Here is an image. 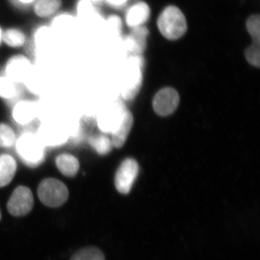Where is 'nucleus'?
Returning a JSON list of instances; mask_svg holds the SVG:
<instances>
[{
	"instance_id": "7ed1b4c3",
	"label": "nucleus",
	"mask_w": 260,
	"mask_h": 260,
	"mask_svg": "<svg viewBox=\"0 0 260 260\" xmlns=\"http://www.w3.org/2000/svg\"><path fill=\"white\" fill-rule=\"evenodd\" d=\"M143 67L144 60L142 55H133L129 58L121 91V95L125 100L135 99L139 93L143 84Z\"/></svg>"
},
{
	"instance_id": "4be33fe9",
	"label": "nucleus",
	"mask_w": 260,
	"mask_h": 260,
	"mask_svg": "<svg viewBox=\"0 0 260 260\" xmlns=\"http://www.w3.org/2000/svg\"><path fill=\"white\" fill-rule=\"evenodd\" d=\"M16 141L13 129L8 124H0V148H10Z\"/></svg>"
},
{
	"instance_id": "1a4fd4ad",
	"label": "nucleus",
	"mask_w": 260,
	"mask_h": 260,
	"mask_svg": "<svg viewBox=\"0 0 260 260\" xmlns=\"http://www.w3.org/2000/svg\"><path fill=\"white\" fill-rule=\"evenodd\" d=\"M149 31L145 25L135 27L125 38L124 43L126 50L133 55H141L147 47V38Z\"/></svg>"
},
{
	"instance_id": "f257e3e1",
	"label": "nucleus",
	"mask_w": 260,
	"mask_h": 260,
	"mask_svg": "<svg viewBox=\"0 0 260 260\" xmlns=\"http://www.w3.org/2000/svg\"><path fill=\"white\" fill-rule=\"evenodd\" d=\"M159 31L169 40H177L187 30L185 16L177 7L171 5L162 10L158 19Z\"/></svg>"
},
{
	"instance_id": "bb28decb",
	"label": "nucleus",
	"mask_w": 260,
	"mask_h": 260,
	"mask_svg": "<svg viewBox=\"0 0 260 260\" xmlns=\"http://www.w3.org/2000/svg\"><path fill=\"white\" fill-rule=\"evenodd\" d=\"M106 3L111 6L115 7V8H121L126 4L129 0H105Z\"/></svg>"
},
{
	"instance_id": "b1692460",
	"label": "nucleus",
	"mask_w": 260,
	"mask_h": 260,
	"mask_svg": "<svg viewBox=\"0 0 260 260\" xmlns=\"http://www.w3.org/2000/svg\"><path fill=\"white\" fill-rule=\"evenodd\" d=\"M260 43L252 42L245 51V57L249 64L259 68L260 61Z\"/></svg>"
},
{
	"instance_id": "5701e85b",
	"label": "nucleus",
	"mask_w": 260,
	"mask_h": 260,
	"mask_svg": "<svg viewBox=\"0 0 260 260\" xmlns=\"http://www.w3.org/2000/svg\"><path fill=\"white\" fill-rule=\"evenodd\" d=\"M246 29L252 38L253 42L260 43V17L253 15L246 20Z\"/></svg>"
},
{
	"instance_id": "a878e982",
	"label": "nucleus",
	"mask_w": 260,
	"mask_h": 260,
	"mask_svg": "<svg viewBox=\"0 0 260 260\" xmlns=\"http://www.w3.org/2000/svg\"><path fill=\"white\" fill-rule=\"evenodd\" d=\"M109 23L114 27V28L117 29L118 30H120L122 24H121V19L118 16H111L109 17Z\"/></svg>"
},
{
	"instance_id": "393cba45",
	"label": "nucleus",
	"mask_w": 260,
	"mask_h": 260,
	"mask_svg": "<svg viewBox=\"0 0 260 260\" xmlns=\"http://www.w3.org/2000/svg\"><path fill=\"white\" fill-rule=\"evenodd\" d=\"M94 7L92 3L87 0H81L78 5V15L80 17L85 16V15L93 13Z\"/></svg>"
},
{
	"instance_id": "2eb2a0df",
	"label": "nucleus",
	"mask_w": 260,
	"mask_h": 260,
	"mask_svg": "<svg viewBox=\"0 0 260 260\" xmlns=\"http://www.w3.org/2000/svg\"><path fill=\"white\" fill-rule=\"evenodd\" d=\"M16 170V161L13 156L8 154L0 155V187L11 182Z\"/></svg>"
},
{
	"instance_id": "0eeeda50",
	"label": "nucleus",
	"mask_w": 260,
	"mask_h": 260,
	"mask_svg": "<svg viewBox=\"0 0 260 260\" xmlns=\"http://www.w3.org/2000/svg\"><path fill=\"white\" fill-rule=\"evenodd\" d=\"M34 196L30 189L26 186H18L8 201V211L14 216H23L30 213L34 207Z\"/></svg>"
},
{
	"instance_id": "f8f14e48",
	"label": "nucleus",
	"mask_w": 260,
	"mask_h": 260,
	"mask_svg": "<svg viewBox=\"0 0 260 260\" xmlns=\"http://www.w3.org/2000/svg\"><path fill=\"white\" fill-rule=\"evenodd\" d=\"M150 10L148 5L143 1L132 5L126 13V23L129 28L144 25L150 18Z\"/></svg>"
},
{
	"instance_id": "c85d7f7f",
	"label": "nucleus",
	"mask_w": 260,
	"mask_h": 260,
	"mask_svg": "<svg viewBox=\"0 0 260 260\" xmlns=\"http://www.w3.org/2000/svg\"><path fill=\"white\" fill-rule=\"evenodd\" d=\"M87 1L90 2L92 4H99V3H102L103 0H87Z\"/></svg>"
},
{
	"instance_id": "aec40b11",
	"label": "nucleus",
	"mask_w": 260,
	"mask_h": 260,
	"mask_svg": "<svg viewBox=\"0 0 260 260\" xmlns=\"http://www.w3.org/2000/svg\"><path fill=\"white\" fill-rule=\"evenodd\" d=\"M71 260H105V257L98 248L86 247L78 251Z\"/></svg>"
},
{
	"instance_id": "c756f323",
	"label": "nucleus",
	"mask_w": 260,
	"mask_h": 260,
	"mask_svg": "<svg viewBox=\"0 0 260 260\" xmlns=\"http://www.w3.org/2000/svg\"><path fill=\"white\" fill-rule=\"evenodd\" d=\"M3 31H2L1 28H0V44H1L2 41H3Z\"/></svg>"
},
{
	"instance_id": "423d86ee",
	"label": "nucleus",
	"mask_w": 260,
	"mask_h": 260,
	"mask_svg": "<svg viewBox=\"0 0 260 260\" xmlns=\"http://www.w3.org/2000/svg\"><path fill=\"white\" fill-rule=\"evenodd\" d=\"M126 109L121 101L113 103L98 116V125L105 133H114L121 124Z\"/></svg>"
},
{
	"instance_id": "20e7f679",
	"label": "nucleus",
	"mask_w": 260,
	"mask_h": 260,
	"mask_svg": "<svg viewBox=\"0 0 260 260\" xmlns=\"http://www.w3.org/2000/svg\"><path fill=\"white\" fill-rule=\"evenodd\" d=\"M38 196L43 204L50 208H57L68 200L69 191L61 181L56 179H47L39 184Z\"/></svg>"
},
{
	"instance_id": "dca6fc26",
	"label": "nucleus",
	"mask_w": 260,
	"mask_h": 260,
	"mask_svg": "<svg viewBox=\"0 0 260 260\" xmlns=\"http://www.w3.org/2000/svg\"><path fill=\"white\" fill-rule=\"evenodd\" d=\"M56 165L59 172L68 177H75L79 170L78 159L70 154H61L56 158Z\"/></svg>"
},
{
	"instance_id": "f03ea898",
	"label": "nucleus",
	"mask_w": 260,
	"mask_h": 260,
	"mask_svg": "<svg viewBox=\"0 0 260 260\" xmlns=\"http://www.w3.org/2000/svg\"><path fill=\"white\" fill-rule=\"evenodd\" d=\"M44 146L38 138L32 133H25L19 138L16 143L17 153L25 164L30 167L40 165L45 158Z\"/></svg>"
},
{
	"instance_id": "ddd939ff",
	"label": "nucleus",
	"mask_w": 260,
	"mask_h": 260,
	"mask_svg": "<svg viewBox=\"0 0 260 260\" xmlns=\"http://www.w3.org/2000/svg\"><path fill=\"white\" fill-rule=\"evenodd\" d=\"M133 121L134 119L133 114L126 109L121 124L116 128L115 131L112 133V142L114 147L119 148L124 145L133 126Z\"/></svg>"
},
{
	"instance_id": "6ab92c4d",
	"label": "nucleus",
	"mask_w": 260,
	"mask_h": 260,
	"mask_svg": "<svg viewBox=\"0 0 260 260\" xmlns=\"http://www.w3.org/2000/svg\"><path fill=\"white\" fill-rule=\"evenodd\" d=\"M3 41L11 47H20L25 43V35L18 29H9L3 34Z\"/></svg>"
},
{
	"instance_id": "a211bd4d",
	"label": "nucleus",
	"mask_w": 260,
	"mask_h": 260,
	"mask_svg": "<svg viewBox=\"0 0 260 260\" xmlns=\"http://www.w3.org/2000/svg\"><path fill=\"white\" fill-rule=\"evenodd\" d=\"M89 143L100 155H107L112 149V140L104 135L91 136L88 140Z\"/></svg>"
},
{
	"instance_id": "412c9836",
	"label": "nucleus",
	"mask_w": 260,
	"mask_h": 260,
	"mask_svg": "<svg viewBox=\"0 0 260 260\" xmlns=\"http://www.w3.org/2000/svg\"><path fill=\"white\" fill-rule=\"evenodd\" d=\"M18 88L15 83L7 77H0V97L10 99L16 96Z\"/></svg>"
},
{
	"instance_id": "7c9ffc66",
	"label": "nucleus",
	"mask_w": 260,
	"mask_h": 260,
	"mask_svg": "<svg viewBox=\"0 0 260 260\" xmlns=\"http://www.w3.org/2000/svg\"><path fill=\"white\" fill-rule=\"evenodd\" d=\"M0 217H1V215H0Z\"/></svg>"
},
{
	"instance_id": "9d476101",
	"label": "nucleus",
	"mask_w": 260,
	"mask_h": 260,
	"mask_svg": "<svg viewBox=\"0 0 260 260\" xmlns=\"http://www.w3.org/2000/svg\"><path fill=\"white\" fill-rule=\"evenodd\" d=\"M30 70V61L25 56L18 55L13 56L8 61L5 73L7 78L15 83L23 81L28 75Z\"/></svg>"
},
{
	"instance_id": "6e6552de",
	"label": "nucleus",
	"mask_w": 260,
	"mask_h": 260,
	"mask_svg": "<svg viewBox=\"0 0 260 260\" xmlns=\"http://www.w3.org/2000/svg\"><path fill=\"white\" fill-rule=\"evenodd\" d=\"M179 104V95L175 89L165 88L155 94L153 101L154 111L158 115L166 116L175 112Z\"/></svg>"
},
{
	"instance_id": "9b49d317",
	"label": "nucleus",
	"mask_w": 260,
	"mask_h": 260,
	"mask_svg": "<svg viewBox=\"0 0 260 260\" xmlns=\"http://www.w3.org/2000/svg\"><path fill=\"white\" fill-rule=\"evenodd\" d=\"M37 135L44 146H58L68 140L66 132L62 128L52 124L42 126Z\"/></svg>"
},
{
	"instance_id": "39448f33",
	"label": "nucleus",
	"mask_w": 260,
	"mask_h": 260,
	"mask_svg": "<svg viewBox=\"0 0 260 260\" xmlns=\"http://www.w3.org/2000/svg\"><path fill=\"white\" fill-rule=\"evenodd\" d=\"M139 173L138 162L133 158H126L118 169L115 177V186L121 194H129Z\"/></svg>"
},
{
	"instance_id": "4468645a",
	"label": "nucleus",
	"mask_w": 260,
	"mask_h": 260,
	"mask_svg": "<svg viewBox=\"0 0 260 260\" xmlns=\"http://www.w3.org/2000/svg\"><path fill=\"white\" fill-rule=\"evenodd\" d=\"M37 114V105L31 102H19L13 109V116L16 122L26 124L31 121Z\"/></svg>"
},
{
	"instance_id": "f3484780",
	"label": "nucleus",
	"mask_w": 260,
	"mask_h": 260,
	"mask_svg": "<svg viewBox=\"0 0 260 260\" xmlns=\"http://www.w3.org/2000/svg\"><path fill=\"white\" fill-rule=\"evenodd\" d=\"M61 4V0H38L34 10L38 16L46 18L54 14Z\"/></svg>"
},
{
	"instance_id": "cd10ccee",
	"label": "nucleus",
	"mask_w": 260,
	"mask_h": 260,
	"mask_svg": "<svg viewBox=\"0 0 260 260\" xmlns=\"http://www.w3.org/2000/svg\"><path fill=\"white\" fill-rule=\"evenodd\" d=\"M36 0H17L21 5H29L35 2Z\"/></svg>"
}]
</instances>
